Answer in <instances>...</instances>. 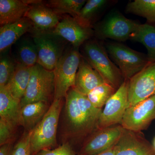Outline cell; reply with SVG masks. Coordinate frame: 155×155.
Returning a JSON list of instances; mask_svg holds the SVG:
<instances>
[{
	"instance_id": "1",
	"label": "cell",
	"mask_w": 155,
	"mask_h": 155,
	"mask_svg": "<svg viewBox=\"0 0 155 155\" xmlns=\"http://www.w3.org/2000/svg\"><path fill=\"white\" fill-rule=\"evenodd\" d=\"M65 98V118L69 135L81 138L96 130L103 109L95 107L87 96L73 88L68 91Z\"/></svg>"
},
{
	"instance_id": "2",
	"label": "cell",
	"mask_w": 155,
	"mask_h": 155,
	"mask_svg": "<svg viewBox=\"0 0 155 155\" xmlns=\"http://www.w3.org/2000/svg\"><path fill=\"white\" fill-rule=\"evenodd\" d=\"M81 47V56L99 73L105 82L118 89L124 78L120 69L109 58L105 47L101 42L91 39Z\"/></svg>"
},
{
	"instance_id": "3",
	"label": "cell",
	"mask_w": 155,
	"mask_h": 155,
	"mask_svg": "<svg viewBox=\"0 0 155 155\" xmlns=\"http://www.w3.org/2000/svg\"><path fill=\"white\" fill-rule=\"evenodd\" d=\"M62 106V99L54 100L41 121L31 130V155H35L42 150L50 149L56 144L57 128Z\"/></svg>"
},
{
	"instance_id": "4",
	"label": "cell",
	"mask_w": 155,
	"mask_h": 155,
	"mask_svg": "<svg viewBox=\"0 0 155 155\" xmlns=\"http://www.w3.org/2000/svg\"><path fill=\"white\" fill-rule=\"evenodd\" d=\"M81 54L79 48H66L53 70L54 74V99L66 98L69 90L74 87Z\"/></svg>"
},
{
	"instance_id": "5",
	"label": "cell",
	"mask_w": 155,
	"mask_h": 155,
	"mask_svg": "<svg viewBox=\"0 0 155 155\" xmlns=\"http://www.w3.org/2000/svg\"><path fill=\"white\" fill-rule=\"evenodd\" d=\"M105 48L111 60L120 69L124 80H130L150 63L147 54L119 42L107 43Z\"/></svg>"
},
{
	"instance_id": "6",
	"label": "cell",
	"mask_w": 155,
	"mask_h": 155,
	"mask_svg": "<svg viewBox=\"0 0 155 155\" xmlns=\"http://www.w3.org/2000/svg\"><path fill=\"white\" fill-rule=\"evenodd\" d=\"M54 71L47 70L37 64L31 67L30 80L20 101L21 107L38 102L48 103L52 98L54 99Z\"/></svg>"
},
{
	"instance_id": "7",
	"label": "cell",
	"mask_w": 155,
	"mask_h": 155,
	"mask_svg": "<svg viewBox=\"0 0 155 155\" xmlns=\"http://www.w3.org/2000/svg\"><path fill=\"white\" fill-rule=\"evenodd\" d=\"M32 33L38 52L37 64L47 70L53 71L67 48V42L52 31H35Z\"/></svg>"
},
{
	"instance_id": "8",
	"label": "cell",
	"mask_w": 155,
	"mask_h": 155,
	"mask_svg": "<svg viewBox=\"0 0 155 155\" xmlns=\"http://www.w3.org/2000/svg\"><path fill=\"white\" fill-rule=\"evenodd\" d=\"M139 24L116 11L94 25V35L100 40L111 39L118 42L125 41L130 39Z\"/></svg>"
},
{
	"instance_id": "9",
	"label": "cell",
	"mask_w": 155,
	"mask_h": 155,
	"mask_svg": "<svg viewBox=\"0 0 155 155\" xmlns=\"http://www.w3.org/2000/svg\"><path fill=\"white\" fill-rule=\"evenodd\" d=\"M128 106V81L124 80L105 105L97 129L121 125Z\"/></svg>"
},
{
	"instance_id": "10",
	"label": "cell",
	"mask_w": 155,
	"mask_h": 155,
	"mask_svg": "<svg viewBox=\"0 0 155 155\" xmlns=\"http://www.w3.org/2000/svg\"><path fill=\"white\" fill-rule=\"evenodd\" d=\"M155 119V95L127 108L121 125L124 129L140 132Z\"/></svg>"
},
{
	"instance_id": "11",
	"label": "cell",
	"mask_w": 155,
	"mask_h": 155,
	"mask_svg": "<svg viewBox=\"0 0 155 155\" xmlns=\"http://www.w3.org/2000/svg\"><path fill=\"white\" fill-rule=\"evenodd\" d=\"M155 95V61L128 81V108Z\"/></svg>"
},
{
	"instance_id": "12",
	"label": "cell",
	"mask_w": 155,
	"mask_h": 155,
	"mask_svg": "<svg viewBox=\"0 0 155 155\" xmlns=\"http://www.w3.org/2000/svg\"><path fill=\"white\" fill-rule=\"evenodd\" d=\"M124 128L120 125L97 129L89 135L82 146L80 155H94L116 145Z\"/></svg>"
},
{
	"instance_id": "13",
	"label": "cell",
	"mask_w": 155,
	"mask_h": 155,
	"mask_svg": "<svg viewBox=\"0 0 155 155\" xmlns=\"http://www.w3.org/2000/svg\"><path fill=\"white\" fill-rule=\"evenodd\" d=\"M52 31L75 48H79L94 35L93 28L84 27L75 18L68 15L64 17Z\"/></svg>"
},
{
	"instance_id": "14",
	"label": "cell",
	"mask_w": 155,
	"mask_h": 155,
	"mask_svg": "<svg viewBox=\"0 0 155 155\" xmlns=\"http://www.w3.org/2000/svg\"><path fill=\"white\" fill-rule=\"evenodd\" d=\"M114 149L115 155H155L153 145L140 132L125 129Z\"/></svg>"
},
{
	"instance_id": "15",
	"label": "cell",
	"mask_w": 155,
	"mask_h": 155,
	"mask_svg": "<svg viewBox=\"0 0 155 155\" xmlns=\"http://www.w3.org/2000/svg\"><path fill=\"white\" fill-rule=\"evenodd\" d=\"M25 17L33 22L35 31L53 30L60 21L59 15L39 1H33Z\"/></svg>"
},
{
	"instance_id": "16",
	"label": "cell",
	"mask_w": 155,
	"mask_h": 155,
	"mask_svg": "<svg viewBox=\"0 0 155 155\" xmlns=\"http://www.w3.org/2000/svg\"><path fill=\"white\" fill-rule=\"evenodd\" d=\"M35 31L33 22L25 17L19 21L1 26L0 51L1 53L11 47L27 32Z\"/></svg>"
},
{
	"instance_id": "17",
	"label": "cell",
	"mask_w": 155,
	"mask_h": 155,
	"mask_svg": "<svg viewBox=\"0 0 155 155\" xmlns=\"http://www.w3.org/2000/svg\"><path fill=\"white\" fill-rule=\"evenodd\" d=\"M104 82V80L99 73L81 55L75 84L72 88L86 96L93 89Z\"/></svg>"
},
{
	"instance_id": "18",
	"label": "cell",
	"mask_w": 155,
	"mask_h": 155,
	"mask_svg": "<svg viewBox=\"0 0 155 155\" xmlns=\"http://www.w3.org/2000/svg\"><path fill=\"white\" fill-rule=\"evenodd\" d=\"M11 54L17 64L31 67L38 63V52L32 36L22 37L11 46Z\"/></svg>"
},
{
	"instance_id": "19",
	"label": "cell",
	"mask_w": 155,
	"mask_h": 155,
	"mask_svg": "<svg viewBox=\"0 0 155 155\" xmlns=\"http://www.w3.org/2000/svg\"><path fill=\"white\" fill-rule=\"evenodd\" d=\"M6 86L0 87V118L16 128L20 125L21 104Z\"/></svg>"
},
{
	"instance_id": "20",
	"label": "cell",
	"mask_w": 155,
	"mask_h": 155,
	"mask_svg": "<svg viewBox=\"0 0 155 155\" xmlns=\"http://www.w3.org/2000/svg\"><path fill=\"white\" fill-rule=\"evenodd\" d=\"M33 1L1 0L0 24L1 26L14 23L25 17Z\"/></svg>"
},
{
	"instance_id": "21",
	"label": "cell",
	"mask_w": 155,
	"mask_h": 155,
	"mask_svg": "<svg viewBox=\"0 0 155 155\" xmlns=\"http://www.w3.org/2000/svg\"><path fill=\"white\" fill-rule=\"evenodd\" d=\"M50 107L48 103L40 101L31 103L21 107L20 125L31 131L41 121Z\"/></svg>"
},
{
	"instance_id": "22",
	"label": "cell",
	"mask_w": 155,
	"mask_h": 155,
	"mask_svg": "<svg viewBox=\"0 0 155 155\" xmlns=\"http://www.w3.org/2000/svg\"><path fill=\"white\" fill-rule=\"evenodd\" d=\"M31 67L17 64L14 75L6 87L15 98L21 101L30 80Z\"/></svg>"
},
{
	"instance_id": "23",
	"label": "cell",
	"mask_w": 155,
	"mask_h": 155,
	"mask_svg": "<svg viewBox=\"0 0 155 155\" xmlns=\"http://www.w3.org/2000/svg\"><path fill=\"white\" fill-rule=\"evenodd\" d=\"M130 39L138 42L145 47L150 63L155 61V26L148 23H140Z\"/></svg>"
},
{
	"instance_id": "24",
	"label": "cell",
	"mask_w": 155,
	"mask_h": 155,
	"mask_svg": "<svg viewBox=\"0 0 155 155\" xmlns=\"http://www.w3.org/2000/svg\"><path fill=\"white\" fill-rule=\"evenodd\" d=\"M106 0L87 1L80 13L75 18L78 22L84 27L92 28L99 14L107 5Z\"/></svg>"
},
{
	"instance_id": "25",
	"label": "cell",
	"mask_w": 155,
	"mask_h": 155,
	"mask_svg": "<svg viewBox=\"0 0 155 155\" xmlns=\"http://www.w3.org/2000/svg\"><path fill=\"white\" fill-rule=\"evenodd\" d=\"M126 13L135 14L147 19V23L155 26V0H135L127 4Z\"/></svg>"
},
{
	"instance_id": "26",
	"label": "cell",
	"mask_w": 155,
	"mask_h": 155,
	"mask_svg": "<svg viewBox=\"0 0 155 155\" xmlns=\"http://www.w3.org/2000/svg\"><path fill=\"white\" fill-rule=\"evenodd\" d=\"M86 2L85 0H50L45 5L58 15L69 14L75 18Z\"/></svg>"
},
{
	"instance_id": "27",
	"label": "cell",
	"mask_w": 155,
	"mask_h": 155,
	"mask_svg": "<svg viewBox=\"0 0 155 155\" xmlns=\"http://www.w3.org/2000/svg\"><path fill=\"white\" fill-rule=\"evenodd\" d=\"M116 90L114 87L105 82L93 89L86 96L93 105L102 109Z\"/></svg>"
},
{
	"instance_id": "28",
	"label": "cell",
	"mask_w": 155,
	"mask_h": 155,
	"mask_svg": "<svg viewBox=\"0 0 155 155\" xmlns=\"http://www.w3.org/2000/svg\"><path fill=\"white\" fill-rule=\"evenodd\" d=\"M17 63L11 54V48L1 53L0 87L8 84L14 75Z\"/></svg>"
},
{
	"instance_id": "29",
	"label": "cell",
	"mask_w": 155,
	"mask_h": 155,
	"mask_svg": "<svg viewBox=\"0 0 155 155\" xmlns=\"http://www.w3.org/2000/svg\"><path fill=\"white\" fill-rule=\"evenodd\" d=\"M31 130L24 133L20 140L13 148L12 155H31L30 137Z\"/></svg>"
},
{
	"instance_id": "30",
	"label": "cell",
	"mask_w": 155,
	"mask_h": 155,
	"mask_svg": "<svg viewBox=\"0 0 155 155\" xmlns=\"http://www.w3.org/2000/svg\"><path fill=\"white\" fill-rule=\"evenodd\" d=\"M15 127L5 120L0 118V145L12 143Z\"/></svg>"
},
{
	"instance_id": "31",
	"label": "cell",
	"mask_w": 155,
	"mask_h": 155,
	"mask_svg": "<svg viewBox=\"0 0 155 155\" xmlns=\"http://www.w3.org/2000/svg\"><path fill=\"white\" fill-rule=\"evenodd\" d=\"M35 155H76L69 143H64L54 149L42 150Z\"/></svg>"
},
{
	"instance_id": "32",
	"label": "cell",
	"mask_w": 155,
	"mask_h": 155,
	"mask_svg": "<svg viewBox=\"0 0 155 155\" xmlns=\"http://www.w3.org/2000/svg\"><path fill=\"white\" fill-rule=\"evenodd\" d=\"M12 143H8L1 146L0 148V155H12L13 148Z\"/></svg>"
},
{
	"instance_id": "33",
	"label": "cell",
	"mask_w": 155,
	"mask_h": 155,
	"mask_svg": "<svg viewBox=\"0 0 155 155\" xmlns=\"http://www.w3.org/2000/svg\"><path fill=\"white\" fill-rule=\"evenodd\" d=\"M114 147L111 148L110 149L107 150L105 151L94 155H115Z\"/></svg>"
},
{
	"instance_id": "34",
	"label": "cell",
	"mask_w": 155,
	"mask_h": 155,
	"mask_svg": "<svg viewBox=\"0 0 155 155\" xmlns=\"http://www.w3.org/2000/svg\"><path fill=\"white\" fill-rule=\"evenodd\" d=\"M153 146L154 148V149H155V137L153 141Z\"/></svg>"
}]
</instances>
